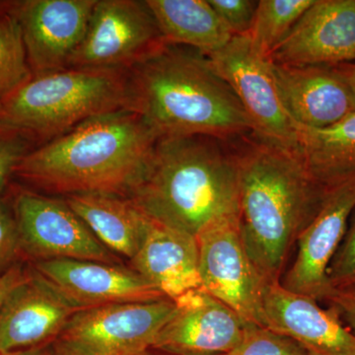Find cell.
I'll return each instance as SVG.
<instances>
[{
    "mask_svg": "<svg viewBox=\"0 0 355 355\" xmlns=\"http://www.w3.org/2000/svg\"><path fill=\"white\" fill-rule=\"evenodd\" d=\"M127 74L128 110L159 139L202 135L226 141L253 135L237 96L200 51L164 43Z\"/></svg>",
    "mask_w": 355,
    "mask_h": 355,
    "instance_id": "obj_1",
    "label": "cell"
},
{
    "mask_svg": "<svg viewBox=\"0 0 355 355\" xmlns=\"http://www.w3.org/2000/svg\"><path fill=\"white\" fill-rule=\"evenodd\" d=\"M234 151L243 244L261 277L280 282L292 248L329 188L311 176L299 154L257 137Z\"/></svg>",
    "mask_w": 355,
    "mask_h": 355,
    "instance_id": "obj_2",
    "label": "cell"
},
{
    "mask_svg": "<svg viewBox=\"0 0 355 355\" xmlns=\"http://www.w3.org/2000/svg\"><path fill=\"white\" fill-rule=\"evenodd\" d=\"M158 139L139 114L120 110L37 146L21 160L14 179L33 191L65 197L94 193L125 198Z\"/></svg>",
    "mask_w": 355,
    "mask_h": 355,
    "instance_id": "obj_3",
    "label": "cell"
},
{
    "mask_svg": "<svg viewBox=\"0 0 355 355\" xmlns=\"http://www.w3.org/2000/svg\"><path fill=\"white\" fill-rule=\"evenodd\" d=\"M202 135L160 137L128 198L151 220L193 237L239 216L235 151Z\"/></svg>",
    "mask_w": 355,
    "mask_h": 355,
    "instance_id": "obj_4",
    "label": "cell"
},
{
    "mask_svg": "<svg viewBox=\"0 0 355 355\" xmlns=\"http://www.w3.org/2000/svg\"><path fill=\"white\" fill-rule=\"evenodd\" d=\"M128 109L127 70L67 69L33 76L0 99V123L39 146L84 121Z\"/></svg>",
    "mask_w": 355,
    "mask_h": 355,
    "instance_id": "obj_5",
    "label": "cell"
},
{
    "mask_svg": "<svg viewBox=\"0 0 355 355\" xmlns=\"http://www.w3.org/2000/svg\"><path fill=\"white\" fill-rule=\"evenodd\" d=\"M176 303H121L76 312L51 345L53 355H142L171 318Z\"/></svg>",
    "mask_w": 355,
    "mask_h": 355,
    "instance_id": "obj_6",
    "label": "cell"
},
{
    "mask_svg": "<svg viewBox=\"0 0 355 355\" xmlns=\"http://www.w3.org/2000/svg\"><path fill=\"white\" fill-rule=\"evenodd\" d=\"M8 193L26 263L51 260L120 263L118 256L99 242L64 200L21 184H10Z\"/></svg>",
    "mask_w": 355,
    "mask_h": 355,
    "instance_id": "obj_7",
    "label": "cell"
},
{
    "mask_svg": "<svg viewBox=\"0 0 355 355\" xmlns=\"http://www.w3.org/2000/svg\"><path fill=\"white\" fill-rule=\"evenodd\" d=\"M207 58L241 103L254 137L298 154L297 132L280 100L272 64L254 51L249 34L233 37Z\"/></svg>",
    "mask_w": 355,
    "mask_h": 355,
    "instance_id": "obj_8",
    "label": "cell"
},
{
    "mask_svg": "<svg viewBox=\"0 0 355 355\" xmlns=\"http://www.w3.org/2000/svg\"><path fill=\"white\" fill-rule=\"evenodd\" d=\"M164 43L146 0H97L67 67L128 70Z\"/></svg>",
    "mask_w": 355,
    "mask_h": 355,
    "instance_id": "obj_9",
    "label": "cell"
},
{
    "mask_svg": "<svg viewBox=\"0 0 355 355\" xmlns=\"http://www.w3.org/2000/svg\"><path fill=\"white\" fill-rule=\"evenodd\" d=\"M197 242L202 289L245 321L265 327L263 294L268 284L245 249L238 219L210 226Z\"/></svg>",
    "mask_w": 355,
    "mask_h": 355,
    "instance_id": "obj_10",
    "label": "cell"
},
{
    "mask_svg": "<svg viewBox=\"0 0 355 355\" xmlns=\"http://www.w3.org/2000/svg\"><path fill=\"white\" fill-rule=\"evenodd\" d=\"M355 209V178L329 188L323 205L298 237L295 259L280 279L287 291L323 302L328 268Z\"/></svg>",
    "mask_w": 355,
    "mask_h": 355,
    "instance_id": "obj_11",
    "label": "cell"
},
{
    "mask_svg": "<svg viewBox=\"0 0 355 355\" xmlns=\"http://www.w3.org/2000/svg\"><path fill=\"white\" fill-rule=\"evenodd\" d=\"M97 0H16L11 13L33 76L67 69L83 43Z\"/></svg>",
    "mask_w": 355,
    "mask_h": 355,
    "instance_id": "obj_12",
    "label": "cell"
},
{
    "mask_svg": "<svg viewBox=\"0 0 355 355\" xmlns=\"http://www.w3.org/2000/svg\"><path fill=\"white\" fill-rule=\"evenodd\" d=\"M176 308L151 347L168 355H226L242 342L249 322L202 288L175 300Z\"/></svg>",
    "mask_w": 355,
    "mask_h": 355,
    "instance_id": "obj_13",
    "label": "cell"
},
{
    "mask_svg": "<svg viewBox=\"0 0 355 355\" xmlns=\"http://www.w3.org/2000/svg\"><path fill=\"white\" fill-rule=\"evenodd\" d=\"M79 311L166 298L132 268L81 260L28 263Z\"/></svg>",
    "mask_w": 355,
    "mask_h": 355,
    "instance_id": "obj_14",
    "label": "cell"
},
{
    "mask_svg": "<svg viewBox=\"0 0 355 355\" xmlns=\"http://www.w3.org/2000/svg\"><path fill=\"white\" fill-rule=\"evenodd\" d=\"M78 311L31 268L0 308V355L51 347Z\"/></svg>",
    "mask_w": 355,
    "mask_h": 355,
    "instance_id": "obj_15",
    "label": "cell"
},
{
    "mask_svg": "<svg viewBox=\"0 0 355 355\" xmlns=\"http://www.w3.org/2000/svg\"><path fill=\"white\" fill-rule=\"evenodd\" d=\"M268 60L288 65L355 62V0H315Z\"/></svg>",
    "mask_w": 355,
    "mask_h": 355,
    "instance_id": "obj_16",
    "label": "cell"
},
{
    "mask_svg": "<svg viewBox=\"0 0 355 355\" xmlns=\"http://www.w3.org/2000/svg\"><path fill=\"white\" fill-rule=\"evenodd\" d=\"M270 64L280 100L294 125L321 130L355 112L349 86L334 65Z\"/></svg>",
    "mask_w": 355,
    "mask_h": 355,
    "instance_id": "obj_17",
    "label": "cell"
},
{
    "mask_svg": "<svg viewBox=\"0 0 355 355\" xmlns=\"http://www.w3.org/2000/svg\"><path fill=\"white\" fill-rule=\"evenodd\" d=\"M265 327L295 340L315 355H355V335L331 308L309 296L268 284L263 294Z\"/></svg>",
    "mask_w": 355,
    "mask_h": 355,
    "instance_id": "obj_18",
    "label": "cell"
},
{
    "mask_svg": "<svg viewBox=\"0 0 355 355\" xmlns=\"http://www.w3.org/2000/svg\"><path fill=\"white\" fill-rule=\"evenodd\" d=\"M130 263L132 270L171 300L202 288L197 238L158 222L151 220Z\"/></svg>",
    "mask_w": 355,
    "mask_h": 355,
    "instance_id": "obj_19",
    "label": "cell"
},
{
    "mask_svg": "<svg viewBox=\"0 0 355 355\" xmlns=\"http://www.w3.org/2000/svg\"><path fill=\"white\" fill-rule=\"evenodd\" d=\"M65 202L109 251L132 261L146 239L151 219L128 198L77 193Z\"/></svg>",
    "mask_w": 355,
    "mask_h": 355,
    "instance_id": "obj_20",
    "label": "cell"
},
{
    "mask_svg": "<svg viewBox=\"0 0 355 355\" xmlns=\"http://www.w3.org/2000/svg\"><path fill=\"white\" fill-rule=\"evenodd\" d=\"M165 43L209 55L233 38L209 0H146Z\"/></svg>",
    "mask_w": 355,
    "mask_h": 355,
    "instance_id": "obj_21",
    "label": "cell"
},
{
    "mask_svg": "<svg viewBox=\"0 0 355 355\" xmlns=\"http://www.w3.org/2000/svg\"><path fill=\"white\" fill-rule=\"evenodd\" d=\"M295 128L298 154L318 183L331 188L355 178V112L331 127Z\"/></svg>",
    "mask_w": 355,
    "mask_h": 355,
    "instance_id": "obj_22",
    "label": "cell"
},
{
    "mask_svg": "<svg viewBox=\"0 0 355 355\" xmlns=\"http://www.w3.org/2000/svg\"><path fill=\"white\" fill-rule=\"evenodd\" d=\"M314 2L315 0L259 1L253 27L249 33L254 51L268 60Z\"/></svg>",
    "mask_w": 355,
    "mask_h": 355,
    "instance_id": "obj_23",
    "label": "cell"
},
{
    "mask_svg": "<svg viewBox=\"0 0 355 355\" xmlns=\"http://www.w3.org/2000/svg\"><path fill=\"white\" fill-rule=\"evenodd\" d=\"M24 40L11 12L0 15V99L31 78Z\"/></svg>",
    "mask_w": 355,
    "mask_h": 355,
    "instance_id": "obj_24",
    "label": "cell"
},
{
    "mask_svg": "<svg viewBox=\"0 0 355 355\" xmlns=\"http://www.w3.org/2000/svg\"><path fill=\"white\" fill-rule=\"evenodd\" d=\"M228 355H308V352L288 336L248 323L242 342Z\"/></svg>",
    "mask_w": 355,
    "mask_h": 355,
    "instance_id": "obj_25",
    "label": "cell"
},
{
    "mask_svg": "<svg viewBox=\"0 0 355 355\" xmlns=\"http://www.w3.org/2000/svg\"><path fill=\"white\" fill-rule=\"evenodd\" d=\"M37 146L29 133L0 123V197L8 190L21 160Z\"/></svg>",
    "mask_w": 355,
    "mask_h": 355,
    "instance_id": "obj_26",
    "label": "cell"
},
{
    "mask_svg": "<svg viewBox=\"0 0 355 355\" xmlns=\"http://www.w3.org/2000/svg\"><path fill=\"white\" fill-rule=\"evenodd\" d=\"M329 284L336 291H355V209L347 232L328 268Z\"/></svg>",
    "mask_w": 355,
    "mask_h": 355,
    "instance_id": "obj_27",
    "label": "cell"
},
{
    "mask_svg": "<svg viewBox=\"0 0 355 355\" xmlns=\"http://www.w3.org/2000/svg\"><path fill=\"white\" fill-rule=\"evenodd\" d=\"M25 263L8 190L0 197V275L18 263Z\"/></svg>",
    "mask_w": 355,
    "mask_h": 355,
    "instance_id": "obj_28",
    "label": "cell"
},
{
    "mask_svg": "<svg viewBox=\"0 0 355 355\" xmlns=\"http://www.w3.org/2000/svg\"><path fill=\"white\" fill-rule=\"evenodd\" d=\"M209 2L233 36H244L251 32L259 1L209 0Z\"/></svg>",
    "mask_w": 355,
    "mask_h": 355,
    "instance_id": "obj_29",
    "label": "cell"
},
{
    "mask_svg": "<svg viewBox=\"0 0 355 355\" xmlns=\"http://www.w3.org/2000/svg\"><path fill=\"white\" fill-rule=\"evenodd\" d=\"M323 302L335 311L343 324H347L355 335V291L331 289Z\"/></svg>",
    "mask_w": 355,
    "mask_h": 355,
    "instance_id": "obj_30",
    "label": "cell"
},
{
    "mask_svg": "<svg viewBox=\"0 0 355 355\" xmlns=\"http://www.w3.org/2000/svg\"><path fill=\"white\" fill-rule=\"evenodd\" d=\"M31 275V268L28 263H21L9 268L0 275V308L11 293Z\"/></svg>",
    "mask_w": 355,
    "mask_h": 355,
    "instance_id": "obj_31",
    "label": "cell"
},
{
    "mask_svg": "<svg viewBox=\"0 0 355 355\" xmlns=\"http://www.w3.org/2000/svg\"><path fill=\"white\" fill-rule=\"evenodd\" d=\"M334 67L349 86L355 105V62H347V64H336Z\"/></svg>",
    "mask_w": 355,
    "mask_h": 355,
    "instance_id": "obj_32",
    "label": "cell"
},
{
    "mask_svg": "<svg viewBox=\"0 0 355 355\" xmlns=\"http://www.w3.org/2000/svg\"><path fill=\"white\" fill-rule=\"evenodd\" d=\"M15 3L16 0H0V15L11 12Z\"/></svg>",
    "mask_w": 355,
    "mask_h": 355,
    "instance_id": "obj_33",
    "label": "cell"
},
{
    "mask_svg": "<svg viewBox=\"0 0 355 355\" xmlns=\"http://www.w3.org/2000/svg\"><path fill=\"white\" fill-rule=\"evenodd\" d=\"M14 355H53V352H51V347H44V349L31 350V352Z\"/></svg>",
    "mask_w": 355,
    "mask_h": 355,
    "instance_id": "obj_34",
    "label": "cell"
},
{
    "mask_svg": "<svg viewBox=\"0 0 355 355\" xmlns=\"http://www.w3.org/2000/svg\"><path fill=\"white\" fill-rule=\"evenodd\" d=\"M142 355H168V354H159V352H151V350H149V352H146V354ZM228 355V354H226Z\"/></svg>",
    "mask_w": 355,
    "mask_h": 355,
    "instance_id": "obj_35",
    "label": "cell"
},
{
    "mask_svg": "<svg viewBox=\"0 0 355 355\" xmlns=\"http://www.w3.org/2000/svg\"><path fill=\"white\" fill-rule=\"evenodd\" d=\"M308 355H315V354H309V352H308Z\"/></svg>",
    "mask_w": 355,
    "mask_h": 355,
    "instance_id": "obj_36",
    "label": "cell"
}]
</instances>
